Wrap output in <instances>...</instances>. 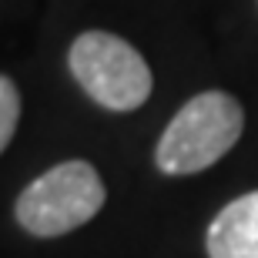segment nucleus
<instances>
[{"mask_svg":"<svg viewBox=\"0 0 258 258\" xmlns=\"http://www.w3.org/2000/svg\"><path fill=\"white\" fill-rule=\"evenodd\" d=\"M245 107L228 91H201L188 97L164 124L154 144V168L168 178L201 174L215 168L238 144Z\"/></svg>","mask_w":258,"mask_h":258,"instance_id":"nucleus-1","label":"nucleus"},{"mask_svg":"<svg viewBox=\"0 0 258 258\" xmlns=\"http://www.w3.org/2000/svg\"><path fill=\"white\" fill-rule=\"evenodd\" d=\"M104 201L107 188L101 171L84 158H67L37 174L17 195L14 218L34 238H60L94 221Z\"/></svg>","mask_w":258,"mask_h":258,"instance_id":"nucleus-2","label":"nucleus"},{"mask_svg":"<svg viewBox=\"0 0 258 258\" xmlns=\"http://www.w3.org/2000/svg\"><path fill=\"white\" fill-rule=\"evenodd\" d=\"M67 71L97 107L131 114L154 91V74L131 40L111 30H84L67 47Z\"/></svg>","mask_w":258,"mask_h":258,"instance_id":"nucleus-3","label":"nucleus"},{"mask_svg":"<svg viewBox=\"0 0 258 258\" xmlns=\"http://www.w3.org/2000/svg\"><path fill=\"white\" fill-rule=\"evenodd\" d=\"M20 124V91L10 74L0 77V148L7 151Z\"/></svg>","mask_w":258,"mask_h":258,"instance_id":"nucleus-5","label":"nucleus"},{"mask_svg":"<svg viewBox=\"0 0 258 258\" xmlns=\"http://www.w3.org/2000/svg\"><path fill=\"white\" fill-rule=\"evenodd\" d=\"M208 258H258V188L231 198L205 231Z\"/></svg>","mask_w":258,"mask_h":258,"instance_id":"nucleus-4","label":"nucleus"}]
</instances>
